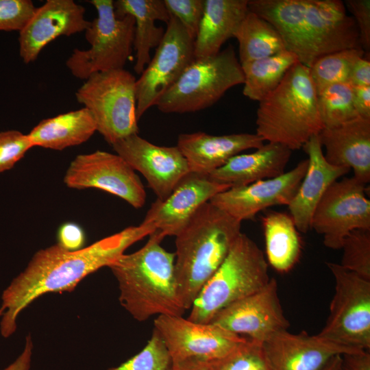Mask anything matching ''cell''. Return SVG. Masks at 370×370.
I'll list each match as a JSON object with an SVG mask.
<instances>
[{
	"label": "cell",
	"mask_w": 370,
	"mask_h": 370,
	"mask_svg": "<svg viewBox=\"0 0 370 370\" xmlns=\"http://www.w3.org/2000/svg\"><path fill=\"white\" fill-rule=\"evenodd\" d=\"M154 231L152 225L142 221L77 251L56 243L36 251L3 292L1 335L8 338L14 333L20 313L39 297L73 291L86 276L108 267L131 245Z\"/></svg>",
	"instance_id": "6da1fadb"
},
{
	"label": "cell",
	"mask_w": 370,
	"mask_h": 370,
	"mask_svg": "<svg viewBox=\"0 0 370 370\" xmlns=\"http://www.w3.org/2000/svg\"><path fill=\"white\" fill-rule=\"evenodd\" d=\"M248 6L273 25L286 50L308 68L326 54L362 48L356 24L341 0H248Z\"/></svg>",
	"instance_id": "7a4b0ae2"
},
{
	"label": "cell",
	"mask_w": 370,
	"mask_h": 370,
	"mask_svg": "<svg viewBox=\"0 0 370 370\" xmlns=\"http://www.w3.org/2000/svg\"><path fill=\"white\" fill-rule=\"evenodd\" d=\"M145 245L123 254L108 267L119 289L121 305L138 321L153 316H182L186 311L179 293L175 253L163 248L157 230Z\"/></svg>",
	"instance_id": "3957f363"
},
{
	"label": "cell",
	"mask_w": 370,
	"mask_h": 370,
	"mask_svg": "<svg viewBox=\"0 0 370 370\" xmlns=\"http://www.w3.org/2000/svg\"><path fill=\"white\" fill-rule=\"evenodd\" d=\"M241 233V221L207 202L175 236V274L186 310L223 262Z\"/></svg>",
	"instance_id": "277c9868"
},
{
	"label": "cell",
	"mask_w": 370,
	"mask_h": 370,
	"mask_svg": "<svg viewBox=\"0 0 370 370\" xmlns=\"http://www.w3.org/2000/svg\"><path fill=\"white\" fill-rule=\"evenodd\" d=\"M256 134L264 141L299 149L324 128L310 69L296 62L280 85L259 101Z\"/></svg>",
	"instance_id": "5b68a950"
},
{
	"label": "cell",
	"mask_w": 370,
	"mask_h": 370,
	"mask_svg": "<svg viewBox=\"0 0 370 370\" xmlns=\"http://www.w3.org/2000/svg\"><path fill=\"white\" fill-rule=\"evenodd\" d=\"M270 279L262 251L241 232L223 262L202 288L187 318L210 323L219 311L258 291Z\"/></svg>",
	"instance_id": "8992f818"
},
{
	"label": "cell",
	"mask_w": 370,
	"mask_h": 370,
	"mask_svg": "<svg viewBox=\"0 0 370 370\" xmlns=\"http://www.w3.org/2000/svg\"><path fill=\"white\" fill-rule=\"evenodd\" d=\"M244 76L232 45L217 54L195 58L156 106L164 113H188L210 107Z\"/></svg>",
	"instance_id": "52a82bcc"
},
{
	"label": "cell",
	"mask_w": 370,
	"mask_h": 370,
	"mask_svg": "<svg viewBox=\"0 0 370 370\" xmlns=\"http://www.w3.org/2000/svg\"><path fill=\"white\" fill-rule=\"evenodd\" d=\"M75 92L78 103L92 114L97 131L112 145L138 133L136 81L125 69L93 73Z\"/></svg>",
	"instance_id": "ba28073f"
},
{
	"label": "cell",
	"mask_w": 370,
	"mask_h": 370,
	"mask_svg": "<svg viewBox=\"0 0 370 370\" xmlns=\"http://www.w3.org/2000/svg\"><path fill=\"white\" fill-rule=\"evenodd\" d=\"M88 2L97 13L85 31L90 47L86 50L75 49L66 61L71 74L82 80L95 73L124 69L134 49V18L117 17L112 0Z\"/></svg>",
	"instance_id": "9c48e42d"
},
{
	"label": "cell",
	"mask_w": 370,
	"mask_h": 370,
	"mask_svg": "<svg viewBox=\"0 0 370 370\" xmlns=\"http://www.w3.org/2000/svg\"><path fill=\"white\" fill-rule=\"evenodd\" d=\"M335 282L330 314L317 335L340 345L370 349V280L326 262Z\"/></svg>",
	"instance_id": "30bf717a"
},
{
	"label": "cell",
	"mask_w": 370,
	"mask_h": 370,
	"mask_svg": "<svg viewBox=\"0 0 370 370\" xmlns=\"http://www.w3.org/2000/svg\"><path fill=\"white\" fill-rule=\"evenodd\" d=\"M365 186L354 177H345L332 183L323 195L310 228L322 236L325 247L341 249L351 232L370 230V201Z\"/></svg>",
	"instance_id": "8fae6325"
},
{
	"label": "cell",
	"mask_w": 370,
	"mask_h": 370,
	"mask_svg": "<svg viewBox=\"0 0 370 370\" xmlns=\"http://www.w3.org/2000/svg\"><path fill=\"white\" fill-rule=\"evenodd\" d=\"M195 58L194 39L170 15L155 54L136 81V117L138 120L177 81Z\"/></svg>",
	"instance_id": "7c38bea8"
},
{
	"label": "cell",
	"mask_w": 370,
	"mask_h": 370,
	"mask_svg": "<svg viewBox=\"0 0 370 370\" xmlns=\"http://www.w3.org/2000/svg\"><path fill=\"white\" fill-rule=\"evenodd\" d=\"M172 363L188 360L212 362L234 349L247 338L210 323H198L182 316L160 315L153 321Z\"/></svg>",
	"instance_id": "4fadbf2b"
},
{
	"label": "cell",
	"mask_w": 370,
	"mask_h": 370,
	"mask_svg": "<svg viewBox=\"0 0 370 370\" xmlns=\"http://www.w3.org/2000/svg\"><path fill=\"white\" fill-rule=\"evenodd\" d=\"M70 188H97L120 197L134 208L146 201L145 187L135 171L118 154L97 150L79 154L64 176Z\"/></svg>",
	"instance_id": "5bb4252c"
},
{
	"label": "cell",
	"mask_w": 370,
	"mask_h": 370,
	"mask_svg": "<svg viewBox=\"0 0 370 370\" xmlns=\"http://www.w3.org/2000/svg\"><path fill=\"white\" fill-rule=\"evenodd\" d=\"M210 322L261 343L288 330L290 325L282 308L275 278H271L258 291L219 311Z\"/></svg>",
	"instance_id": "9a60e30c"
},
{
	"label": "cell",
	"mask_w": 370,
	"mask_h": 370,
	"mask_svg": "<svg viewBox=\"0 0 370 370\" xmlns=\"http://www.w3.org/2000/svg\"><path fill=\"white\" fill-rule=\"evenodd\" d=\"M112 146L133 170L144 176L159 200L165 199L190 172L187 160L177 146L157 145L138 134Z\"/></svg>",
	"instance_id": "2e32d148"
},
{
	"label": "cell",
	"mask_w": 370,
	"mask_h": 370,
	"mask_svg": "<svg viewBox=\"0 0 370 370\" xmlns=\"http://www.w3.org/2000/svg\"><path fill=\"white\" fill-rule=\"evenodd\" d=\"M308 165V159L303 160L279 176L230 187L214 195L209 202L241 222L253 219L259 212L271 206H288Z\"/></svg>",
	"instance_id": "e0dca14e"
},
{
	"label": "cell",
	"mask_w": 370,
	"mask_h": 370,
	"mask_svg": "<svg viewBox=\"0 0 370 370\" xmlns=\"http://www.w3.org/2000/svg\"><path fill=\"white\" fill-rule=\"evenodd\" d=\"M229 188L190 171L165 199L151 204L143 222L152 225L164 237L175 236L204 204Z\"/></svg>",
	"instance_id": "ac0fdd59"
},
{
	"label": "cell",
	"mask_w": 370,
	"mask_h": 370,
	"mask_svg": "<svg viewBox=\"0 0 370 370\" xmlns=\"http://www.w3.org/2000/svg\"><path fill=\"white\" fill-rule=\"evenodd\" d=\"M86 10L73 0H47L36 8L19 32V55L25 64L34 62L42 50L56 38L85 32L91 21Z\"/></svg>",
	"instance_id": "d6986e66"
},
{
	"label": "cell",
	"mask_w": 370,
	"mask_h": 370,
	"mask_svg": "<svg viewBox=\"0 0 370 370\" xmlns=\"http://www.w3.org/2000/svg\"><path fill=\"white\" fill-rule=\"evenodd\" d=\"M272 370H322L336 355L359 352L306 332L283 330L263 343Z\"/></svg>",
	"instance_id": "ffe728a7"
},
{
	"label": "cell",
	"mask_w": 370,
	"mask_h": 370,
	"mask_svg": "<svg viewBox=\"0 0 370 370\" xmlns=\"http://www.w3.org/2000/svg\"><path fill=\"white\" fill-rule=\"evenodd\" d=\"M330 164L347 168L364 184L370 181V119L357 117L318 134Z\"/></svg>",
	"instance_id": "44dd1931"
},
{
	"label": "cell",
	"mask_w": 370,
	"mask_h": 370,
	"mask_svg": "<svg viewBox=\"0 0 370 370\" xmlns=\"http://www.w3.org/2000/svg\"><path fill=\"white\" fill-rule=\"evenodd\" d=\"M264 144L256 134L211 135L203 132L180 134L177 147L187 160L190 172L209 175L231 158Z\"/></svg>",
	"instance_id": "7402d4cb"
},
{
	"label": "cell",
	"mask_w": 370,
	"mask_h": 370,
	"mask_svg": "<svg viewBox=\"0 0 370 370\" xmlns=\"http://www.w3.org/2000/svg\"><path fill=\"white\" fill-rule=\"evenodd\" d=\"M302 148L308 156V169L288 206L297 230L306 233L310 229L314 210L327 189L350 170L328 162L318 135L311 137Z\"/></svg>",
	"instance_id": "603a6c76"
},
{
	"label": "cell",
	"mask_w": 370,
	"mask_h": 370,
	"mask_svg": "<svg viewBox=\"0 0 370 370\" xmlns=\"http://www.w3.org/2000/svg\"><path fill=\"white\" fill-rule=\"evenodd\" d=\"M292 151L280 144H263L255 151L233 156L208 177L230 187L273 178L285 173Z\"/></svg>",
	"instance_id": "cb8c5ba5"
},
{
	"label": "cell",
	"mask_w": 370,
	"mask_h": 370,
	"mask_svg": "<svg viewBox=\"0 0 370 370\" xmlns=\"http://www.w3.org/2000/svg\"><path fill=\"white\" fill-rule=\"evenodd\" d=\"M248 0H204L203 16L194 39L195 58L217 54L249 12Z\"/></svg>",
	"instance_id": "d4e9b609"
},
{
	"label": "cell",
	"mask_w": 370,
	"mask_h": 370,
	"mask_svg": "<svg viewBox=\"0 0 370 370\" xmlns=\"http://www.w3.org/2000/svg\"><path fill=\"white\" fill-rule=\"evenodd\" d=\"M117 17L130 15L134 19L135 72L140 75L151 60L150 51L162 40L165 30L156 21L168 23L170 15L163 0H117L114 1Z\"/></svg>",
	"instance_id": "484cf974"
},
{
	"label": "cell",
	"mask_w": 370,
	"mask_h": 370,
	"mask_svg": "<svg viewBox=\"0 0 370 370\" xmlns=\"http://www.w3.org/2000/svg\"><path fill=\"white\" fill-rule=\"evenodd\" d=\"M97 131L86 108L45 119L27 134L33 147L61 151L86 142Z\"/></svg>",
	"instance_id": "4316f807"
},
{
	"label": "cell",
	"mask_w": 370,
	"mask_h": 370,
	"mask_svg": "<svg viewBox=\"0 0 370 370\" xmlns=\"http://www.w3.org/2000/svg\"><path fill=\"white\" fill-rule=\"evenodd\" d=\"M267 262L277 271H289L297 262L301 239L289 214L271 211L262 219Z\"/></svg>",
	"instance_id": "83f0119b"
},
{
	"label": "cell",
	"mask_w": 370,
	"mask_h": 370,
	"mask_svg": "<svg viewBox=\"0 0 370 370\" xmlns=\"http://www.w3.org/2000/svg\"><path fill=\"white\" fill-rule=\"evenodd\" d=\"M234 38L238 43L241 64L267 58L286 50L282 38L271 23L249 11Z\"/></svg>",
	"instance_id": "f1b7e54d"
},
{
	"label": "cell",
	"mask_w": 370,
	"mask_h": 370,
	"mask_svg": "<svg viewBox=\"0 0 370 370\" xmlns=\"http://www.w3.org/2000/svg\"><path fill=\"white\" fill-rule=\"evenodd\" d=\"M298 60L285 50L271 56L241 64L243 76V94L260 101L282 82L286 73Z\"/></svg>",
	"instance_id": "f546056e"
},
{
	"label": "cell",
	"mask_w": 370,
	"mask_h": 370,
	"mask_svg": "<svg viewBox=\"0 0 370 370\" xmlns=\"http://www.w3.org/2000/svg\"><path fill=\"white\" fill-rule=\"evenodd\" d=\"M362 48L343 49L317 59L309 68L317 92L338 83H348L354 63L365 56Z\"/></svg>",
	"instance_id": "4dcf8cb0"
},
{
	"label": "cell",
	"mask_w": 370,
	"mask_h": 370,
	"mask_svg": "<svg viewBox=\"0 0 370 370\" xmlns=\"http://www.w3.org/2000/svg\"><path fill=\"white\" fill-rule=\"evenodd\" d=\"M319 112L324 127H332L358 117L349 83L330 85L317 92Z\"/></svg>",
	"instance_id": "1f68e13d"
},
{
	"label": "cell",
	"mask_w": 370,
	"mask_h": 370,
	"mask_svg": "<svg viewBox=\"0 0 370 370\" xmlns=\"http://www.w3.org/2000/svg\"><path fill=\"white\" fill-rule=\"evenodd\" d=\"M210 364L212 370H272L263 343L249 338Z\"/></svg>",
	"instance_id": "d6a6232c"
},
{
	"label": "cell",
	"mask_w": 370,
	"mask_h": 370,
	"mask_svg": "<svg viewBox=\"0 0 370 370\" xmlns=\"http://www.w3.org/2000/svg\"><path fill=\"white\" fill-rule=\"evenodd\" d=\"M339 264L345 269L370 280V230H355L343 240Z\"/></svg>",
	"instance_id": "836d02e7"
},
{
	"label": "cell",
	"mask_w": 370,
	"mask_h": 370,
	"mask_svg": "<svg viewBox=\"0 0 370 370\" xmlns=\"http://www.w3.org/2000/svg\"><path fill=\"white\" fill-rule=\"evenodd\" d=\"M171 365V358L162 339L153 330L151 338L140 352L108 370H170Z\"/></svg>",
	"instance_id": "e575fe53"
},
{
	"label": "cell",
	"mask_w": 370,
	"mask_h": 370,
	"mask_svg": "<svg viewBox=\"0 0 370 370\" xmlns=\"http://www.w3.org/2000/svg\"><path fill=\"white\" fill-rule=\"evenodd\" d=\"M33 147L28 134L11 130L0 132V173L11 169Z\"/></svg>",
	"instance_id": "d590c367"
},
{
	"label": "cell",
	"mask_w": 370,
	"mask_h": 370,
	"mask_svg": "<svg viewBox=\"0 0 370 370\" xmlns=\"http://www.w3.org/2000/svg\"><path fill=\"white\" fill-rule=\"evenodd\" d=\"M36 9L31 0H0V31L20 32Z\"/></svg>",
	"instance_id": "8d00e7d4"
},
{
	"label": "cell",
	"mask_w": 370,
	"mask_h": 370,
	"mask_svg": "<svg viewBox=\"0 0 370 370\" xmlns=\"http://www.w3.org/2000/svg\"><path fill=\"white\" fill-rule=\"evenodd\" d=\"M169 15L177 18L195 39L203 16L204 0H163Z\"/></svg>",
	"instance_id": "74e56055"
},
{
	"label": "cell",
	"mask_w": 370,
	"mask_h": 370,
	"mask_svg": "<svg viewBox=\"0 0 370 370\" xmlns=\"http://www.w3.org/2000/svg\"><path fill=\"white\" fill-rule=\"evenodd\" d=\"M346 9L352 14L359 34L360 44L365 51H370V1L345 0Z\"/></svg>",
	"instance_id": "f35d334b"
},
{
	"label": "cell",
	"mask_w": 370,
	"mask_h": 370,
	"mask_svg": "<svg viewBox=\"0 0 370 370\" xmlns=\"http://www.w3.org/2000/svg\"><path fill=\"white\" fill-rule=\"evenodd\" d=\"M58 244L68 251H77L84 247L86 234L82 227L74 222L62 224L57 232Z\"/></svg>",
	"instance_id": "ab89813d"
},
{
	"label": "cell",
	"mask_w": 370,
	"mask_h": 370,
	"mask_svg": "<svg viewBox=\"0 0 370 370\" xmlns=\"http://www.w3.org/2000/svg\"><path fill=\"white\" fill-rule=\"evenodd\" d=\"M341 370H370L369 350L341 355Z\"/></svg>",
	"instance_id": "60d3db41"
},
{
	"label": "cell",
	"mask_w": 370,
	"mask_h": 370,
	"mask_svg": "<svg viewBox=\"0 0 370 370\" xmlns=\"http://www.w3.org/2000/svg\"><path fill=\"white\" fill-rule=\"evenodd\" d=\"M352 88L353 104L358 116L370 119V86H352Z\"/></svg>",
	"instance_id": "b9f144b4"
},
{
	"label": "cell",
	"mask_w": 370,
	"mask_h": 370,
	"mask_svg": "<svg viewBox=\"0 0 370 370\" xmlns=\"http://www.w3.org/2000/svg\"><path fill=\"white\" fill-rule=\"evenodd\" d=\"M348 83L352 86H370L369 57L364 56L354 63L351 69Z\"/></svg>",
	"instance_id": "7bdbcfd3"
},
{
	"label": "cell",
	"mask_w": 370,
	"mask_h": 370,
	"mask_svg": "<svg viewBox=\"0 0 370 370\" xmlns=\"http://www.w3.org/2000/svg\"><path fill=\"white\" fill-rule=\"evenodd\" d=\"M33 353V343L30 335L25 338V343L21 354L10 365L2 370H29Z\"/></svg>",
	"instance_id": "ee69618b"
},
{
	"label": "cell",
	"mask_w": 370,
	"mask_h": 370,
	"mask_svg": "<svg viewBox=\"0 0 370 370\" xmlns=\"http://www.w3.org/2000/svg\"><path fill=\"white\" fill-rule=\"evenodd\" d=\"M170 370H212L210 362L188 360L172 363Z\"/></svg>",
	"instance_id": "f6af8a7d"
},
{
	"label": "cell",
	"mask_w": 370,
	"mask_h": 370,
	"mask_svg": "<svg viewBox=\"0 0 370 370\" xmlns=\"http://www.w3.org/2000/svg\"><path fill=\"white\" fill-rule=\"evenodd\" d=\"M341 355L334 356L322 370H341Z\"/></svg>",
	"instance_id": "bcb514c9"
},
{
	"label": "cell",
	"mask_w": 370,
	"mask_h": 370,
	"mask_svg": "<svg viewBox=\"0 0 370 370\" xmlns=\"http://www.w3.org/2000/svg\"><path fill=\"white\" fill-rule=\"evenodd\" d=\"M3 313V308L1 307V308H0V317L2 316Z\"/></svg>",
	"instance_id": "7dc6e473"
}]
</instances>
